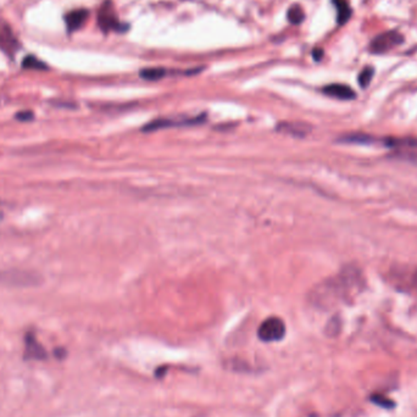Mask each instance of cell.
Returning a JSON list of instances; mask_svg holds the SVG:
<instances>
[{
	"label": "cell",
	"instance_id": "cell-5",
	"mask_svg": "<svg viewBox=\"0 0 417 417\" xmlns=\"http://www.w3.org/2000/svg\"><path fill=\"white\" fill-rule=\"evenodd\" d=\"M204 121V116L200 117H194V118H177V120H172V118H168V120H157L154 122L149 123L144 127L145 132L150 131H158L160 128H167V127H177V126H190V125H196V123H200Z\"/></svg>",
	"mask_w": 417,
	"mask_h": 417
},
{
	"label": "cell",
	"instance_id": "cell-14",
	"mask_svg": "<svg viewBox=\"0 0 417 417\" xmlns=\"http://www.w3.org/2000/svg\"><path fill=\"white\" fill-rule=\"evenodd\" d=\"M373 74H375V70L372 67H366V69L362 70L359 75V84L361 85L362 88H366L370 82L372 81Z\"/></svg>",
	"mask_w": 417,
	"mask_h": 417
},
{
	"label": "cell",
	"instance_id": "cell-15",
	"mask_svg": "<svg viewBox=\"0 0 417 417\" xmlns=\"http://www.w3.org/2000/svg\"><path fill=\"white\" fill-rule=\"evenodd\" d=\"M339 331H340V321H339L337 317H334V319H332L327 324L326 333L328 337H335L339 333Z\"/></svg>",
	"mask_w": 417,
	"mask_h": 417
},
{
	"label": "cell",
	"instance_id": "cell-18",
	"mask_svg": "<svg viewBox=\"0 0 417 417\" xmlns=\"http://www.w3.org/2000/svg\"><path fill=\"white\" fill-rule=\"evenodd\" d=\"M322 56H324V50L320 49V48H316V49H314L313 58L315 59V60L320 61L322 59Z\"/></svg>",
	"mask_w": 417,
	"mask_h": 417
},
{
	"label": "cell",
	"instance_id": "cell-17",
	"mask_svg": "<svg viewBox=\"0 0 417 417\" xmlns=\"http://www.w3.org/2000/svg\"><path fill=\"white\" fill-rule=\"evenodd\" d=\"M16 117L21 121H28L33 117V114H32L31 111H23V112H20V114H18Z\"/></svg>",
	"mask_w": 417,
	"mask_h": 417
},
{
	"label": "cell",
	"instance_id": "cell-9",
	"mask_svg": "<svg viewBox=\"0 0 417 417\" xmlns=\"http://www.w3.org/2000/svg\"><path fill=\"white\" fill-rule=\"evenodd\" d=\"M333 2H334L335 7L338 10V23L339 25H344L350 18L351 15V9L349 6L348 0H333Z\"/></svg>",
	"mask_w": 417,
	"mask_h": 417
},
{
	"label": "cell",
	"instance_id": "cell-7",
	"mask_svg": "<svg viewBox=\"0 0 417 417\" xmlns=\"http://www.w3.org/2000/svg\"><path fill=\"white\" fill-rule=\"evenodd\" d=\"M88 17V11L84 9L80 10H74V11L69 12L65 16V22L67 26V29L70 32H74L80 29L81 27L84 25V22L87 21Z\"/></svg>",
	"mask_w": 417,
	"mask_h": 417
},
{
	"label": "cell",
	"instance_id": "cell-11",
	"mask_svg": "<svg viewBox=\"0 0 417 417\" xmlns=\"http://www.w3.org/2000/svg\"><path fill=\"white\" fill-rule=\"evenodd\" d=\"M166 75V70L161 67H152V69H144L141 71V77L147 81H159L164 79Z\"/></svg>",
	"mask_w": 417,
	"mask_h": 417
},
{
	"label": "cell",
	"instance_id": "cell-16",
	"mask_svg": "<svg viewBox=\"0 0 417 417\" xmlns=\"http://www.w3.org/2000/svg\"><path fill=\"white\" fill-rule=\"evenodd\" d=\"M371 400H372L375 404H377L381 406V408H384V409H391L394 406V403H393L391 399H388V398L383 397V395H372V397H371Z\"/></svg>",
	"mask_w": 417,
	"mask_h": 417
},
{
	"label": "cell",
	"instance_id": "cell-1",
	"mask_svg": "<svg viewBox=\"0 0 417 417\" xmlns=\"http://www.w3.org/2000/svg\"><path fill=\"white\" fill-rule=\"evenodd\" d=\"M365 278L356 266H345L337 276L317 284L311 292L310 299L317 306H331L350 297L352 293L361 292Z\"/></svg>",
	"mask_w": 417,
	"mask_h": 417
},
{
	"label": "cell",
	"instance_id": "cell-13",
	"mask_svg": "<svg viewBox=\"0 0 417 417\" xmlns=\"http://www.w3.org/2000/svg\"><path fill=\"white\" fill-rule=\"evenodd\" d=\"M22 66L28 70H47L48 69V66L45 65L43 61H40L37 58H34L33 55L26 56L22 61Z\"/></svg>",
	"mask_w": 417,
	"mask_h": 417
},
{
	"label": "cell",
	"instance_id": "cell-4",
	"mask_svg": "<svg viewBox=\"0 0 417 417\" xmlns=\"http://www.w3.org/2000/svg\"><path fill=\"white\" fill-rule=\"evenodd\" d=\"M404 42V37L397 31H389L384 32V33L379 34L375 39L371 42L370 50L372 53L382 54L386 53L388 50L393 49L395 45H399Z\"/></svg>",
	"mask_w": 417,
	"mask_h": 417
},
{
	"label": "cell",
	"instance_id": "cell-8",
	"mask_svg": "<svg viewBox=\"0 0 417 417\" xmlns=\"http://www.w3.org/2000/svg\"><path fill=\"white\" fill-rule=\"evenodd\" d=\"M98 22L100 28L103 31H109V29H120L121 25L117 23L116 18H115L114 13L109 7L103 6L98 16Z\"/></svg>",
	"mask_w": 417,
	"mask_h": 417
},
{
	"label": "cell",
	"instance_id": "cell-3",
	"mask_svg": "<svg viewBox=\"0 0 417 417\" xmlns=\"http://www.w3.org/2000/svg\"><path fill=\"white\" fill-rule=\"evenodd\" d=\"M257 335L262 341H278L286 335V325L278 317H270L260 325Z\"/></svg>",
	"mask_w": 417,
	"mask_h": 417
},
{
	"label": "cell",
	"instance_id": "cell-10",
	"mask_svg": "<svg viewBox=\"0 0 417 417\" xmlns=\"http://www.w3.org/2000/svg\"><path fill=\"white\" fill-rule=\"evenodd\" d=\"M26 344H27V352H28V357H36V359H40V357L45 356V352L43 350L42 346L37 343V340L32 334H27L26 338Z\"/></svg>",
	"mask_w": 417,
	"mask_h": 417
},
{
	"label": "cell",
	"instance_id": "cell-6",
	"mask_svg": "<svg viewBox=\"0 0 417 417\" xmlns=\"http://www.w3.org/2000/svg\"><path fill=\"white\" fill-rule=\"evenodd\" d=\"M324 93L332 96V98L340 99V100H351V99L356 96L355 91L350 87L345 84H339V83L326 85L324 88Z\"/></svg>",
	"mask_w": 417,
	"mask_h": 417
},
{
	"label": "cell",
	"instance_id": "cell-2",
	"mask_svg": "<svg viewBox=\"0 0 417 417\" xmlns=\"http://www.w3.org/2000/svg\"><path fill=\"white\" fill-rule=\"evenodd\" d=\"M43 283V276L36 271L7 268L0 271V284L11 288H33Z\"/></svg>",
	"mask_w": 417,
	"mask_h": 417
},
{
	"label": "cell",
	"instance_id": "cell-12",
	"mask_svg": "<svg viewBox=\"0 0 417 417\" xmlns=\"http://www.w3.org/2000/svg\"><path fill=\"white\" fill-rule=\"evenodd\" d=\"M305 18V12L301 9L299 5H293L289 10H288V20L293 25H300Z\"/></svg>",
	"mask_w": 417,
	"mask_h": 417
}]
</instances>
